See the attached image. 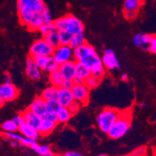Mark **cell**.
Segmentation results:
<instances>
[{
    "label": "cell",
    "mask_w": 156,
    "mask_h": 156,
    "mask_svg": "<svg viewBox=\"0 0 156 156\" xmlns=\"http://www.w3.org/2000/svg\"><path fill=\"white\" fill-rule=\"evenodd\" d=\"M131 127V113L129 110L120 111L116 121L106 133L109 137L117 140L124 137L130 130Z\"/></svg>",
    "instance_id": "1"
},
{
    "label": "cell",
    "mask_w": 156,
    "mask_h": 156,
    "mask_svg": "<svg viewBox=\"0 0 156 156\" xmlns=\"http://www.w3.org/2000/svg\"><path fill=\"white\" fill-rule=\"evenodd\" d=\"M120 111L113 108H104L96 116V125L102 132L106 133L116 121L119 116Z\"/></svg>",
    "instance_id": "2"
},
{
    "label": "cell",
    "mask_w": 156,
    "mask_h": 156,
    "mask_svg": "<svg viewBox=\"0 0 156 156\" xmlns=\"http://www.w3.org/2000/svg\"><path fill=\"white\" fill-rule=\"evenodd\" d=\"M81 63L85 64L86 66H88V68L90 69L91 75L93 76H96L97 78H100L101 79L105 76L106 69L103 67L101 58L98 55L96 52L92 54L90 56L88 57L87 58L85 59Z\"/></svg>",
    "instance_id": "3"
},
{
    "label": "cell",
    "mask_w": 156,
    "mask_h": 156,
    "mask_svg": "<svg viewBox=\"0 0 156 156\" xmlns=\"http://www.w3.org/2000/svg\"><path fill=\"white\" fill-rule=\"evenodd\" d=\"M54 49L55 48L45 41L43 38L36 40L30 48V56L32 58L37 56H51Z\"/></svg>",
    "instance_id": "4"
},
{
    "label": "cell",
    "mask_w": 156,
    "mask_h": 156,
    "mask_svg": "<svg viewBox=\"0 0 156 156\" xmlns=\"http://www.w3.org/2000/svg\"><path fill=\"white\" fill-rule=\"evenodd\" d=\"M46 8L48 7L44 0H17L18 11L41 13Z\"/></svg>",
    "instance_id": "5"
},
{
    "label": "cell",
    "mask_w": 156,
    "mask_h": 156,
    "mask_svg": "<svg viewBox=\"0 0 156 156\" xmlns=\"http://www.w3.org/2000/svg\"><path fill=\"white\" fill-rule=\"evenodd\" d=\"M64 19H65V31H67L72 35L83 34L84 32V24L76 16L72 14H67L64 16Z\"/></svg>",
    "instance_id": "6"
},
{
    "label": "cell",
    "mask_w": 156,
    "mask_h": 156,
    "mask_svg": "<svg viewBox=\"0 0 156 156\" xmlns=\"http://www.w3.org/2000/svg\"><path fill=\"white\" fill-rule=\"evenodd\" d=\"M52 57L58 65L70 62L73 60V48L69 45L60 44L54 49Z\"/></svg>",
    "instance_id": "7"
},
{
    "label": "cell",
    "mask_w": 156,
    "mask_h": 156,
    "mask_svg": "<svg viewBox=\"0 0 156 156\" xmlns=\"http://www.w3.org/2000/svg\"><path fill=\"white\" fill-rule=\"evenodd\" d=\"M35 63L42 72H48V74L53 71L58 69V66L54 58L51 56H37L33 58Z\"/></svg>",
    "instance_id": "8"
},
{
    "label": "cell",
    "mask_w": 156,
    "mask_h": 156,
    "mask_svg": "<svg viewBox=\"0 0 156 156\" xmlns=\"http://www.w3.org/2000/svg\"><path fill=\"white\" fill-rule=\"evenodd\" d=\"M19 94V89L12 83H4L0 85V99L3 102L12 101L18 97Z\"/></svg>",
    "instance_id": "9"
},
{
    "label": "cell",
    "mask_w": 156,
    "mask_h": 156,
    "mask_svg": "<svg viewBox=\"0 0 156 156\" xmlns=\"http://www.w3.org/2000/svg\"><path fill=\"white\" fill-rule=\"evenodd\" d=\"M71 91L75 101L80 103L81 106L87 105L89 100V90L84 84L74 85Z\"/></svg>",
    "instance_id": "10"
},
{
    "label": "cell",
    "mask_w": 156,
    "mask_h": 156,
    "mask_svg": "<svg viewBox=\"0 0 156 156\" xmlns=\"http://www.w3.org/2000/svg\"><path fill=\"white\" fill-rule=\"evenodd\" d=\"M101 60L105 69L115 70V69H119L120 68V62L115 55L114 51L111 49H106L104 51Z\"/></svg>",
    "instance_id": "11"
},
{
    "label": "cell",
    "mask_w": 156,
    "mask_h": 156,
    "mask_svg": "<svg viewBox=\"0 0 156 156\" xmlns=\"http://www.w3.org/2000/svg\"><path fill=\"white\" fill-rule=\"evenodd\" d=\"M95 52H96L95 48L91 44L86 43L73 49V60L76 62H82Z\"/></svg>",
    "instance_id": "12"
},
{
    "label": "cell",
    "mask_w": 156,
    "mask_h": 156,
    "mask_svg": "<svg viewBox=\"0 0 156 156\" xmlns=\"http://www.w3.org/2000/svg\"><path fill=\"white\" fill-rule=\"evenodd\" d=\"M26 74L27 76L34 81L39 80L42 76V71L40 69L35 63L32 57L29 56L26 61Z\"/></svg>",
    "instance_id": "13"
},
{
    "label": "cell",
    "mask_w": 156,
    "mask_h": 156,
    "mask_svg": "<svg viewBox=\"0 0 156 156\" xmlns=\"http://www.w3.org/2000/svg\"><path fill=\"white\" fill-rule=\"evenodd\" d=\"M56 100L62 107H69L71 103L75 101L71 89L59 87L58 89Z\"/></svg>",
    "instance_id": "14"
},
{
    "label": "cell",
    "mask_w": 156,
    "mask_h": 156,
    "mask_svg": "<svg viewBox=\"0 0 156 156\" xmlns=\"http://www.w3.org/2000/svg\"><path fill=\"white\" fill-rule=\"evenodd\" d=\"M76 64L74 60L59 65L58 71L64 79L73 80L76 77Z\"/></svg>",
    "instance_id": "15"
},
{
    "label": "cell",
    "mask_w": 156,
    "mask_h": 156,
    "mask_svg": "<svg viewBox=\"0 0 156 156\" xmlns=\"http://www.w3.org/2000/svg\"><path fill=\"white\" fill-rule=\"evenodd\" d=\"M23 116L24 118V123L28 125L31 126L36 130H38L40 125L41 124L42 118L41 117L38 116L37 114L34 113L29 109L26 110L24 112L22 113Z\"/></svg>",
    "instance_id": "16"
},
{
    "label": "cell",
    "mask_w": 156,
    "mask_h": 156,
    "mask_svg": "<svg viewBox=\"0 0 156 156\" xmlns=\"http://www.w3.org/2000/svg\"><path fill=\"white\" fill-rule=\"evenodd\" d=\"M28 109L40 117H42L47 112L46 101L41 96H37L33 100Z\"/></svg>",
    "instance_id": "17"
},
{
    "label": "cell",
    "mask_w": 156,
    "mask_h": 156,
    "mask_svg": "<svg viewBox=\"0 0 156 156\" xmlns=\"http://www.w3.org/2000/svg\"><path fill=\"white\" fill-rule=\"evenodd\" d=\"M151 34H146L142 33H137L133 37V43L137 48H140L143 51H148V44Z\"/></svg>",
    "instance_id": "18"
},
{
    "label": "cell",
    "mask_w": 156,
    "mask_h": 156,
    "mask_svg": "<svg viewBox=\"0 0 156 156\" xmlns=\"http://www.w3.org/2000/svg\"><path fill=\"white\" fill-rule=\"evenodd\" d=\"M42 118L41 124L40 125L39 128H38V132H39L41 137L43 136V137H46L48 136L49 134H51L54 131L55 128H56L57 125H58V123L56 122H54L51 120H48L47 118Z\"/></svg>",
    "instance_id": "19"
},
{
    "label": "cell",
    "mask_w": 156,
    "mask_h": 156,
    "mask_svg": "<svg viewBox=\"0 0 156 156\" xmlns=\"http://www.w3.org/2000/svg\"><path fill=\"white\" fill-rule=\"evenodd\" d=\"M17 131L24 137H28V138L37 140L41 137L37 130L34 129L31 126L28 125V124H25V123L18 127Z\"/></svg>",
    "instance_id": "20"
},
{
    "label": "cell",
    "mask_w": 156,
    "mask_h": 156,
    "mask_svg": "<svg viewBox=\"0 0 156 156\" xmlns=\"http://www.w3.org/2000/svg\"><path fill=\"white\" fill-rule=\"evenodd\" d=\"M57 118H58V124H67L68 122L71 120L72 117V113L69 111L68 107H62L60 106V108L56 112Z\"/></svg>",
    "instance_id": "21"
},
{
    "label": "cell",
    "mask_w": 156,
    "mask_h": 156,
    "mask_svg": "<svg viewBox=\"0 0 156 156\" xmlns=\"http://www.w3.org/2000/svg\"><path fill=\"white\" fill-rule=\"evenodd\" d=\"M91 76L90 69L85 64L81 62H76V77L79 78L84 82L86 78Z\"/></svg>",
    "instance_id": "22"
},
{
    "label": "cell",
    "mask_w": 156,
    "mask_h": 156,
    "mask_svg": "<svg viewBox=\"0 0 156 156\" xmlns=\"http://www.w3.org/2000/svg\"><path fill=\"white\" fill-rule=\"evenodd\" d=\"M42 24H43V22H42L41 13L34 12V13L33 14L32 17H31L29 23L27 24V29L29 30L34 32V31L39 30L40 27H41Z\"/></svg>",
    "instance_id": "23"
},
{
    "label": "cell",
    "mask_w": 156,
    "mask_h": 156,
    "mask_svg": "<svg viewBox=\"0 0 156 156\" xmlns=\"http://www.w3.org/2000/svg\"><path fill=\"white\" fill-rule=\"evenodd\" d=\"M30 148L35 151L37 154L41 156H53L54 152L51 151V147L47 144L44 145H40L37 142L34 143Z\"/></svg>",
    "instance_id": "24"
},
{
    "label": "cell",
    "mask_w": 156,
    "mask_h": 156,
    "mask_svg": "<svg viewBox=\"0 0 156 156\" xmlns=\"http://www.w3.org/2000/svg\"><path fill=\"white\" fill-rule=\"evenodd\" d=\"M48 80H49V83H50V84L52 86L59 88L62 86V83L63 82L64 79L62 75H61L58 69H57V70L53 71V72L49 73V75H48Z\"/></svg>",
    "instance_id": "25"
},
{
    "label": "cell",
    "mask_w": 156,
    "mask_h": 156,
    "mask_svg": "<svg viewBox=\"0 0 156 156\" xmlns=\"http://www.w3.org/2000/svg\"><path fill=\"white\" fill-rule=\"evenodd\" d=\"M43 39L48 42L49 44L54 48H57L60 45V40H59V33L56 30L49 33L48 34L43 36Z\"/></svg>",
    "instance_id": "26"
},
{
    "label": "cell",
    "mask_w": 156,
    "mask_h": 156,
    "mask_svg": "<svg viewBox=\"0 0 156 156\" xmlns=\"http://www.w3.org/2000/svg\"><path fill=\"white\" fill-rule=\"evenodd\" d=\"M58 89L55 86H48L46 89H44L41 94V97H42L45 101H49V100H56L57 93H58Z\"/></svg>",
    "instance_id": "27"
},
{
    "label": "cell",
    "mask_w": 156,
    "mask_h": 156,
    "mask_svg": "<svg viewBox=\"0 0 156 156\" xmlns=\"http://www.w3.org/2000/svg\"><path fill=\"white\" fill-rule=\"evenodd\" d=\"M142 2L140 0H124V11H134L138 12L142 5Z\"/></svg>",
    "instance_id": "28"
},
{
    "label": "cell",
    "mask_w": 156,
    "mask_h": 156,
    "mask_svg": "<svg viewBox=\"0 0 156 156\" xmlns=\"http://www.w3.org/2000/svg\"><path fill=\"white\" fill-rule=\"evenodd\" d=\"M86 43H87V41H86L84 34L83 33V34L72 35L71 41L69 43V46L72 48H73V49H75V48H78V47H80L82 45L85 44Z\"/></svg>",
    "instance_id": "29"
},
{
    "label": "cell",
    "mask_w": 156,
    "mask_h": 156,
    "mask_svg": "<svg viewBox=\"0 0 156 156\" xmlns=\"http://www.w3.org/2000/svg\"><path fill=\"white\" fill-rule=\"evenodd\" d=\"M100 83H101V79L91 75V76H89V77L85 79L84 82H83V84L90 91L92 89H96V87L100 86Z\"/></svg>",
    "instance_id": "30"
},
{
    "label": "cell",
    "mask_w": 156,
    "mask_h": 156,
    "mask_svg": "<svg viewBox=\"0 0 156 156\" xmlns=\"http://www.w3.org/2000/svg\"><path fill=\"white\" fill-rule=\"evenodd\" d=\"M1 130L3 133L16 132L18 130V126L14 123L12 120H5L1 125Z\"/></svg>",
    "instance_id": "31"
},
{
    "label": "cell",
    "mask_w": 156,
    "mask_h": 156,
    "mask_svg": "<svg viewBox=\"0 0 156 156\" xmlns=\"http://www.w3.org/2000/svg\"><path fill=\"white\" fill-rule=\"evenodd\" d=\"M2 134H3V137H5V138L8 139V140L15 141H16V142L19 143V144H20L23 137L19 132H18V131H16V132L2 133Z\"/></svg>",
    "instance_id": "32"
},
{
    "label": "cell",
    "mask_w": 156,
    "mask_h": 156,
    "mask_svg": "<svg viewBox=\"0 0 156 156\" xmlns=\"http://www.w3.org/2000/svg\"><path fill=\"white\" fill-rule=\"evenodd\" d=\"M59 33V40L60 44L62 45H69L72 35L70 34L67 31H62Z\"/></svg>",
    "instance_id": "33"
},
{
    "label": "cell",
    "mask_w": 156,
    "mask_h": 156,
    "mask_svg": "<svg viewBox=\"0 0 156 156\" xmlns=\"http://www.w3.org/2000/svg\"><path fill=\"white\" fill-rule=\"evenodd\" d=\"M60 105L58 103L56 100H49L46 101V108L47 112H51V113H56L59 108H60Z\"/></svg>",
    "instance_id": "34"
},
{
    "label": "cell",
    "mask_w": 156,
    "mask_h": 156,
    "mask_svg": "<svg viewBox=\"0 0 156 156\" xmlns=\"http://www.w3.org/2000/svg\"><path fill=\"white\" fill-rule=\"evenodd\" d=\"M41 16L42 22H43L44 24L52 23H53V17H52L51 13L50 11L48 10V8H46L44 10L41 12Z\"/></svg>",
    "instance_id": "35"
},
{
    "label": "cell",
    "mask_w": 156,
    "mask_h": 156,
    "mask_svg": "<svg viewBox=\"0 0 156 156\" xmlns=\"http://www.w3.org/2000/svg\"><path fill=\"white\" fill-rule=\"evenodd\" d=\"M55 30V27H54L53 25V23H48V24H42L41 26V27H40L39 29V32L43 36H44V35L48 34H49V33L52 32V31Z\"/></svg>",
    "instance_id": "36"
},
{
    "label": "cell",
    "mask_w": 156,
    "mask_h": 156,
    "mask_svg": "<svg viewBox=\"0 0 156 156\" xmlns=\"http://www.w3.org/2000/svg\"><path fill=\"white\" fill-rule=\"evenodd\" d=\"M148 51L151 54L156 53V37L154 34H151L148 44Z\"/></svg>",
    "instance_id": "37"
},
{
    "label": "cell",
    "mask_w": 156,
    "mask_h": 156,
    "mask_svg": "<svg viewBox=\"0 0 156 156\" xmlns=\"http://www.w3.org/2000/svg\"><path fill=\"white\" fill-rule=\"evenodd\" d=\"M81 106H81L80 103H78V102L76 101H74L73 103H71V104L69 105L68 109H69V111L72 113V115H74V114H76V113H77L79 111Z\"/></svg>",
    "instance_id": "38"
},
{
    "label": "cell",
    "mask_w": 156,
    "mask_h": 156,
    "mask_svg": "<svg viewBox=\"0 0 156 156\" xmlns=\"http://www.w3.org/2000/svg\"><path fill=\"white\" fill-rule=\"evenodd\" d=\"M36 142H37V140L23 137L22 139V141H21L20 144V145H23V146H25V147H30L33 144Z\"/></svg>",
    "instance_id": "39"
},
{
    "label": "cell",
    "mask_w": 156,
    "mask_h": 156,
    "mask_svg": "<svg viewBox=\"0 0 156 156\" xmlns=\"http://www.w3.org/2000/svg\"><path fill=\"white\" fill-rule=\"evenodd\" d=\"M147 151V148L145 147H140L137 149L134 150L132 152L131 155L132 156H144L145 155V153Z\"/></svg>",
    "instance_id": "40"
},
{
    "label": "cell",
    "mask_w": 156,
    "mask_h": 156,
    "mask_svg": "<svg viewBox=\"0 0 156 156\" xmlns=\"http://www.w3.org/2000/svg\"><path fill=\"white\" fill-rule=\"evenodd\" d=\"M12 120H13L14 123H15L18 127L20 126L21 124H24V118L22 113H19V114L16 115L15 117L12 118Z\"/></svg>",
    "instance_id": "41"
},
{
    "label": "cell",
    "mask_w": 156,
    "mask_h": 156,
    "mask_svg": "<svg viewBox=\"0 0 156 156\" xmlns=\"http://www.w3.org/2000/svg\"><path fill=\"white\" fill-rule=\"evenodd\" d=\"M123 13H124V17L127 20H134V18H136L137 15V12H134V11H124L123 10Z\"/></svg>",
    "instance_id": "42"
},
{
    "label": "cell",
    "mask_w": 156,
    "mask_h": 156,
    "mask_svg": "<svg viewBox=\"0 0 156 156\" xmlns=\"http://www.w3.org/2000/svg\"><path fill=\"white\" fill-rule=\"evenodd\" d=\"M74 83L72 80H69V79H64L63 82L62 83V86L61 87L64 88V89H72V88L73 87Z\"/></svg>",
    "instance_id": "43"
},
{
    "label": "cell",
    "mask_w": 156,
    "mask_h": 156,
    "mask_svg": "<svg viewBox=\"0 0 156 156\" xmlns=\"http://www.w3.org/2000/svg\"><path fill=\"white\" fill-rule=\"evenodd\" d=\"M65 156H85L83 153L79 152V151H68L65 153Z\"/></svg>",
    "instance_id": "44"
},
{
    "label": "cell",
    "mask_w": 156,
    "mask_h": 156,
    "mask_svg": "<svg viewBox=\"0 0 156 156\" xmlns=\"http://www.w3.org/2000/svg\"><path fill=\"white\" fill-rule=\"evenodd\" d=\"M73 83L74 85H80V84H83V80H82L81 79L78 77H75V79H73Z\"/></svg>",
    "instance_id": "45"
},
{
    "label": "cell",
    "mask_w": 156,
    "mask_h": 156,
    "mask_svg": "<svg viewBox=\"0 0 156 156\" xmlns=\"http://www.w3.org/2000/svg\"><path fill=\"white\" fill-rule=\"evenodd\" d=\"M4 78H5V83H11L12 80H11V77L9 76V74L5 73L4 75Z\"/></svg>",
    "instance_id": "46"
},
{
    "label": "cell",
    "mask_w": 156,
    "mask_h": 156,
    "mask_svg": "<svg viewBox=\"0 0 156 156\" xmlns=\"http://www.w3.org/2000/svg\"><path fill=\"white\" fill-rule=\"evenodd\" d=\"M7 141H9V144H10L12 147H16L17 145H20V144L18 142H16V141H12V140H8V139H6Z\"/></svg>",
    "instance_id": "47"
},
{
    "label": "cell",
    "mask_w": 156,
    "mask_h": 156,
    "mask_svg": "<svg viewBox=\"0 0 156 156\" xmlns=\"http://www.w3.org/2000/svg\"><path fill=\"white\" fill-rule=\"evenodd\" d=\"M128 75H127V74H123V75H122L121 76V77H120V79H121L122 81H123V82H127V80H128Z\"/></svg>",
    "instance_id": "48"
},
{
    "label": "cell",
    "mask_w": 156,
    "mask_h": 156,
    "mask_svg": "<svg viewBox=\"0 0 156 156\" xmlns=\"http://www.w3.org/2000/svg\"><path fill=\"white\" fill-rule=\"evenodd\" d=\"M4 103H5V102H3L2 100H1V99H0V108H1L2 106H3Z\"/></svg>",
    "instance_id": "49"
},
{
    "label": "cell",
    "mask_w": 156,
    "mask_h": 156,
    "mask_svg": "<svg viewBox=\"0 0 156 156\" xmlns=\"http://www.w3.org/2000/svg\"><path fill=\"white\" fill-rule=\"evenodd\" d=\"M146 106H147V104H146L145 103H141V107H145Z\"/></svg>",
    "instance_id": "50"
},
{
    "label": "cell",
    "mask_w": 156,
    "mask_h": 156,
    "mask_svg": "<svg viewBox=\"0 0 156 156\" xmlns=\"http://www.w3.org/2000/svg\"><path fill=\"white\" fill-rule=\"evenodd\" d=\"M98 156H107V154H99V155Z\"/></svg>",
    "instance_id": "51"
},
{
    "label": "cell",
    "mask_w": 156,
    "mask_h": 156,
    "mask_svg": "<svg viewBox=\"0 0 156 156\" xmlns=\"http://www.w3.org/2000/svg\"><path fill=\"white\" fill-rule=\"evenodd\" d=\"M140 1H141V2H143V1H144V0H140Z\"/></svg>",
    "instance_id": "52"
},
{
    "label": "cell",
    "mask_w": 156,
    "mask_h": 156,
    "mask_svg": "<svg viewBox=\"0 0 156 156\" xmlns=\"http://www.w3.org/2000/svg\"><path fill=\"white\" fill-rule=\"evenodd\" d=\"M144 156H145V155H144Z\"/></svg>",
    "instance_id": "53"
}]
</instances>
